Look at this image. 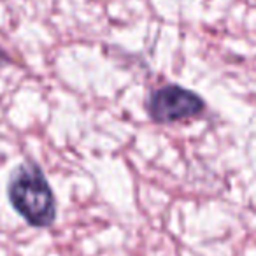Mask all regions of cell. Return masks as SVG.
<instances>
[{
	"mask_svg": "<svg viewBox=\"0 0 256 256\" xmlns=\"http://www.w3.org/2000/svg\"><path fill=\"white\" fill-rule=\"evenodd\" d=\"M8 195L14 210L28 224L37 228L53 224L56 218L53 190L36 164H25L16 168L9 181Z\"/></svg>",
	"mask_w": 256,
	"mask_h": 256,
	"instance_id": "cell-1",
	"label": "cell"
},
{
	"mask_svg": "<svg viewBox=\"0 0 256 256\" xmlns=\"http://www.w3.org/2000/svg\"><path fill=\"white\" fill-rule=\"evenodd\" d=\"M202 96L192 90L178 84H167L151 93L148 100V112L156 123H174L198 116L204 110Z\"/></svg>",
	"mask_w": 256,
	"mask_h": 256,
	"instance_id": "cell-2",
	"label": "cell"
}]
</instances>
